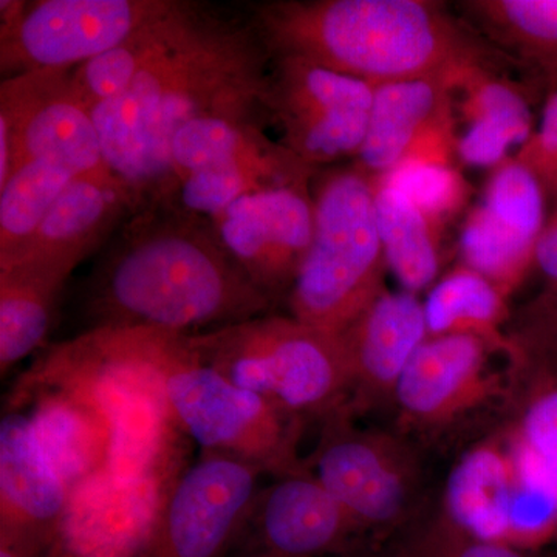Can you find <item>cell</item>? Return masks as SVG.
<instances>
[{
    "instance_id": "9",
    "label": "cell",
    "mask_w": 557,
    "mask_h": 557,
    "mask_svg": "<svg viewBox=\"0 0 557 557\" xmlns=\"http://www.w3.org/2000/svg\"><path fill=\"white\" fill-rule=\"evenodd\" d=\"M346 405L319 421L310 471L375 544L394 536L428 507L423 450L394 429L358 426Z\"/></svg>"
},
{
    "instance_id": "30",
    "label": "cell",
    "mask_w": 557,
    "mask_h": 557,
    "mask_svg": "<svg viewBox=\"0 0 557 557\" xmlns=\"http://www.w3.org/2000/svg\"><path fill=\"white\" fill-rule=\"evenodd\" d=\"M196 5L175 0L168 13L139 28L119 47L73 69L72 84L81 101L91 110L129 90L139 73L182 38Z\"/></svg>"
},
{
    "instance_id": "32",
    "label": "cell",
    "mask_w": 557,
    "mask_h": 557,
    "mask_svg": "<svg viewBox=\"0 0 557 557\" xmlns=\"http://www.w3.org/2000/svg\"><path fill=\"white\" fill-rule=\"evenodd\" d=\"M388 557H557L544 549H528L483 541L454 523L431 498L412 522L384 544Z\"/></svg>"
},
{
    "instance_id": "36",
    "label": "cell",
    "mask_w": 557,
    "mask_h": 557,
    "mask_svg": "<svg viewBox=\"0 0 557 557\" xmlns=\"http://www.w3.org/2000/svg\"><path fill=\"white\" fill-rule=\"evenodd\" d=\"M533 270L544 277V287L557 285V207L539 237Z\"/></svg>"
},
{
    "instance_id": "33",
    "label": "cell",
    "mask_w": 557,
    "mask_h": 557,
    "mask_svg": "<svg viewBox=\"0 0 557 557\" xmlns=\"http://www.w3.org/2000/svg\"><path fill=\"white\" fill-rule=\"evenodd\" d=\"M375 178L399 190L443 231L471 197V186L448 161L410 159Z\"/></svg>"
},
{
    "instance_id": "7",
    "label": "cell",
    "mask_w": 557,
    "mask_h": 557,
    "mask_svg": "<svg viewBox=\"0 0 557 557\" xmlns=\"http://www.w3.org/2000/svg\"><path fill=\"white\" fill-rule=\"evenodd\" d=\"M188 336L201 361L307 423L350 398L341 336L292 314H262Z\"/></svg>"
},
{
    "instance_id": "20",
    "label": "cell",
    "mask_w": 557,
    "mask_h": 557,
    "mask_svg": "<svg viewBox=\"0 0 557 557\" xmlns=\"http://www.w3.org/2000/svg\"><path fill=\"white\" fill-rule=\"evenodd\" d=\"M339 336L350 376L348 408L357 417L394 409L399 380L428 339L423 302L387 289Z\"/></svg>"
},
{
    "instance_id": "2",
    "label": "cell",
    "mask_w": 557,
    "mask_h": 557,
    "mask_svg": "<svg viewBox=\"0 0 557 557\" xmlns=\"http://www.w3.org/2000/svg\"><path fill=\"white\" fill-rule=\"evenodd\" d=\"M273 309L222 247L211 222L166 205L127 219L83 287L87 330L196 335Z\"/></svg>"
},
{
    "instance_id": "5",
    "label": "cell",
    "mask_w": 557,
    "mask_h": 557,
    "mask_svg": "<svg viewBox=\"0 0 557 557\" xmlns=\"http://www.w3.org/2000/svg\"><path fill=\"white\" fill-rule=\"evenodd\" d=\"M311 183L313 239L287 304L293 318L341 335L387 292L375 188L357 164L317 172Z\"/></svg>"
},
{
    "instance_id": "18",
    "label": "cell",
    "mask_w": 557,
    "mask_h": 557,
    "mask_svg": "<svg viewBox=\"0 0 557 557\" xmlns=\"http://www.w3.org/2000/svg\"><path fill=\"white\" fill-rule=\"evenodd\" d=\"M375 544L313 472L260 486L228 557H329Z\"/></svg>"
},
{
    "instance_id": "14",
    "label": "cell",
    "mask_w": 557,
    "mask_h": 557,
    "mask_svg": "<svg viewBox=\"0 0 557 557\" xmlns=\"http://www.w3.org/2000/svg\"><path fill=\"white\" fill-rule=\"evenodd\" d=\"M72 70H36L0 84V186L32 160L49 159L73 174L109 172L89 108Z\"/></svg>"
},
{
    "instance_id": "21",
    "label": "cell",
    "mask_w": 557,
    "mask_h": 557,
    "mask_svg": "<svg viewBox=\"0 0 557 557\" xmlns=\"http://www.w3.org/2000/svg\"><path fill=\"white\" fill-rule=\"evenodd\" d=\"M138 211L134 194L110 172L78 175L61 194L32 239L2 267H49L72 274L100 251Z\"/></svg>"
},
{
    "instance_id": "26",
    "label": "cell",
    "mask_w": 557,
    "mask_h": 557,
    "mask_svg": "<svg viewBox=\"0 0 557 557\" xmlns=\"http://www.w3.org/2000/svg\"><path fill=\"white\" fill-rule=\"evenodd\" d=\"M508 300L490 278L460 263L429 289L423 302L428 338L472 336L507 361L515 346L507 333Z\"/></svg>"
},
{
    "instance_id": "12",
    "label": "cell",
    "mask_w": 557,
    "mask_h": 557,
    "mask_svg": "<svg viewBox=\"0 0 557 557\" xmlns=\"http://www.w3.org/2000/svg\"><path fill=\"white\" fill-rule=\"evenodd\" d=\"M493 350L472 336H437L418 347L399 380L394 410L397 431L423 448L454 437L478 417L504 416L507 368H490Z\"/></svg>"
},
{
    "instance_id": "6",
    "label": "cell",
    "mask_w": 557,
    "mask_h": 557,
    "mask_svg": "<svg viewBox=\"0 0 557 557\" xmlns=\"http://www.w3.org/2000/svg\"><path fill=\"white\" fill-rule=\"evenodd\" d=\"M156 358L172 413L201 453L240 458L273 479L310 471L299 456L306 420L201 361L185 333L157 330Z\"/></svg>"
},
{
    "instance_id": "35",
    "label": "cell",
    "mask_w": 557,
    "mask_h": 557,
    "mask_svg": "<svg viewBox=\"0 0 557 557\" xmlns=\"http://www.w3.org/2000/svg\"><path fill=\"white\" fill-rule=\"evenodd\" d=\"M507 333L523 348H537L557 335V285L542 288L533 299L512 311Z\"/></svg>"
},
{
    "instance_id": "27",
    "label": "cell",
    "mask_w": 557,
    "mask_h": 557,
    "mask_svg": "<svg viewBox=\"0 0 557 557\" xmlns=\"http://www.w3.org/2000/svg\"><path fill=\"white\" fill-rule=\"evenodd\" d=\"M70 274L33 263L0 269V372L46 346Z\"/></svg>"
},
{
    "instance_id": "17",
    "label": "cell",
    "mask_w": 557,
    "mask_h": 557,
    "mask_svg": "<svg viewBox=\"0 0 557 557\" xmlns=\"http://www.w3.org/2000/svg\"><path fill=\"white\" fill-rule=\"evenodd\" d=\"M541 183L516 157L491 170L482 201L468 211L460 234L461 263L511 298L534 269L547 223Z\"/></svg>"
},
{
    "instance_id": "19",
    "label": "cell",
    "mask_w": 557,
    "mask_h": 557,
    "mask_svg": "<svg viewBox=\"0 0 557 557\" xmlns=\"http://www.w3.org/2000/svg\"><path fill=\"white\" fill-rule=\"evenodd\" d=\"M475 70L373 87L368 135L357 166L381 177L410 159L453 163L458 141L454 135V94Z\"/></svg>"
},
{
    "instance_id": "1",
    "label": "cell",
    "mask_w": 557,
    "mask_h": 557,
    "mask_svg": "<svg viewBox=\"0 0 557 557\" xmlns=\"http://www.w3.org/2000/svg\"><path fill=\"white\" fill-rule=\"evenodd\" d=\"M270 62L251 22L242 25L196 5L182 38L129 90L90 110L106 168L131 189L138 211L166 193L171 141L189 121L265 116Z\"/></svg>"
},
{
    "instance_id": "31",
    "label": "cell",
    "mask_w": 557,
    "mask_h": 557,
    "mask_svg": "<svg viewBox=\"0 0 557 557\" xmlns=\"http://www.w3.org/2000/svg\"><path fill=\"white\" fill-rule=\"evenodd\" d=\"M76 177L64 164L49 159L27 161L11 172L0 186V262L24 248Z\"/></svg>"
},
{
    "instance_id": "28",
    "label": "cell",
    "mask_w": 557,
    "mask_h": 557,
    "mask_svg": "<svg viewBox=\"0 0 557 557\" xmlns=\"http://www.w3.org/2000/svg\"><path fill=\"white\" fill-rule=\"evenodd\" d=\"M512 344L507 357L509 394L504 417L537 458L557 493V355Z\"/></svg>"
},
{
    "instance_id": "34",
    "label": "cell",
    "mask_w": 557,
    "mask_h": 557,
    "mask_svg": "<svg viewBox=\"0 0 557 557\" xmlns=\"http://www.w3.org/2000/svg\"><path fill=\"white\" fill-rule=\"evenodd\" d=\"M516 159L525 164L541 183L547 200L557 207V91L547 97L541 126L518 150Z\"/></svg>"
},
{
    "instance_id": "4",
    "label": "cell",
    "mask_w": 557,
    "mask_h": 557,
    "mask_svg": "<svg viewBox=\"0 0 557 557\" xmlns=\"http://www.w3.org/2000/svg\"><path fill=\"white\" fill-rule=\"evenodd\" d=\"M153 329H95L51 346L27 370L97 410L109 435L106 472L124 482L175 480L186 437L164 392Z\"/></svg>"
},
{
    "instance_id": "3",
    "label": "cell",
    "mask_w": 557,
    "mask_h": 557,
    "mask_svg": "<svg viewBox=\"0 0 557 557\" xmlns=\"http://www.w3.org/2000/svg\"><path fill=\"white\" fill-rule=\"evenodd\" d=\"M249 10L271 58H300L372 86L518 65L432 0H274Z\"/></svg>"
},
{
    "instance_id": "24",
    "label": "cell",
    "mask_w": 557,
    "mask_h": 557,
    "mask_svg": "<svg viewBox=\"0 0 557 557\" xmlns=\"http://www.w3.org/2000/svg\"><path fill=\"white\" fill-rule=\"evenodd\" d=\"M458 110L468 129L457 141V157L468 166L496 168L515 146L533 135V113L525 87L504 70L480 69L461 84Z\"/></svg>"
},
{
    "instance_id": "13",
    "label": "cell",
    "mask_w": 557,
    "mask_h": 557,
    "mask_svg": "<svg viewBox=\"0 0 557 557\" xmlns=\"http://www.w3.org/2000/svg\"><path fill=\"white\" fill-rule=\"evenodd\" d=\"M373 87L300 58L274 57L263 110L281 131L278 143L318 170L357 159L368 135Z\"/></svg>"
},
{
    "instance_id": "11",
    "label": "cell",
    "mask_w": 557,
    "mask_h": 557,
    "mask_svg": "<svg viewBox=\"0 0 557 557\" xmlns=\"http://www.w3.org/2000/svg\"><path fill=\"white\" fill-rule=\"evenodd\" d=\"M175 0H2L3 79L36 70L75 69L159 20Z\"/></svg>"
},
{
    "instance_id": "37",
    "label": "cell",
    "mask_w": 557,
    "mask_h": 557,
    "mask_svg": "<svg viewBox=\"0 0 557 557\" xmlns=\"http://www.w3.org/2000/svg\"><path fill=\"white\" fill-rule=\"evenodd\" d=\"M49 545L25 539L0 536V557H47Z\"/></svg>"
},
{
    "instance_id": "38",
    "label": "cell",
    "mask_w": 557,
    "mask_h": 557,
    "mask_svg": "<svg viewBox=\"0 0 557 557\" xmlns=\"http://www.w3.org/2000/svg\"><path fill=\"white\" fill-rule=\"evenodd\" d=\"M329 557H388L384 545L368 544L362 547L348 549L346 553H339V555H333Z\"/></svg>"
},
{
    "instance_id": "8",
    "label": "cell",
    "mask_w": 557,
    "mask_h": 557,
    "mask_svg": "<svg viewBox=\"0 0 557 557\" xmlns=\"http://www.w3.org/2000/svg\"><path fill=\"white\" fill-rule=\"evenodd\" d=\"M483 541L544 549L557 537V493L518 431L502 417L457 457L437 498Z\"/></svg>"
},
{
    "instance_id": "16",
    "label": "cell",
    "mask_w": 557,
    "mask_h": 557,
    "mask_svg": "<svg viewBox=\"0 0 557 557\" xmlns=\"http://www.w3.org/2000/svg\"><path fill=\"white\" fill-rule=\"evenodd\" d=\"M211 225L222 247L274 307L287 302L313 239L311 183L247 194Z\"/></svg>"
},
{
    "instance_id": "39",
    "label": "cell",
    "mask_w": 557,
    "mask_h": 557,
    "mask_svg": "<svg viewBox=\"0 0 557 557\" xmlns=\"http://www.w3.org/2000/svg\"><path fill=\"white\" fill-rule=\"evenodd\" d=\"M528 350L548 351V354L557 355V335L552 336V338L545 341V343L541 344L537 348H528Z\"/></svg>"
},
{
    "instance_id": "25",
    "label": "cell",
    "mask_w": 557,
    "mask_h": 557,
    "mask_svg": "<svg viewBox=\"0 0 557 557\" xmlns=\"http://www.w3.org/2000/svg\"><path fill=\"white\" fill-rule=\"evenodd\" d=\"M468 24L491 46L557 91V0H467Z\"/></svg>"
},
{
    "instance_id": "23",
    "label": "cell",
    "mask_w": 557,
    "mask_h": 557,
    "mask_svg": "<svg viewBox=\"0 0 557 557\" xmlns=\"http://www.w3.org/2000/svg\"><path fill=\"white\" fill-rule=\"evenodd\" d=\"M5 408L27 413L39 448L70 490L104 471L108 429L97 410L75 392L24 373Z\"/></svg>"
},
{
    "instance_id": "29",
    "label": "cell",
    "mask_w": 557,
    "mask_h": 557,
    "mask_svg": "<svg viewBox=\"0 0 557 557\" xmlns=\"http://www.w3.org/2000/svg\"><path fill=\"white\" fill-rule=\"evenodd\" d=\"M373 178L381 244L403 292L434 287L443 262V233L399 190Z\"/></svg>"
},
{
    "instance_id": "10",
    "label": "cell",
    "mask_w": 557,
    "mask_h": 557,
    "mask_svg": "<svg viewBox=\"0 0 557 557\" xmlns=\"http://www.w3.org/2000/svg\"><path fill=\"white\" fill-rule=\"evenodd\" d=\"M170 172V186L157 205L212 222L247 194L311 183L318 170L273 141L260 120L208 116L174 135Z\"/></svg>"
},
{
    "instance_id": "22",
    "label": "cell",
    "mask_w": 557,
    "mask_h": 557,
    "mask_svg": "<svg viewBox=\"0 0 557 557\" xmlns=\"http://www.w3.org/2000/svg\"><path fill=\"white\" fill-rule=\"evenodd\" d=\"M72 490L51 467L22 410L0 421V536L51 545Z\"/></svg>"
},
{
    "instance_id": "15",
    "label": "cell",
    "mask_w": 557,
    "mask_h": 557,
    "mask_svg": "<svg viewBox=\"0 0 557 557\" xmlns=\"http://www.w3.org/2000/svg\"><path fill=\"white\" fill-rule=\"evenodd\" d=\"M263 475L240 458L201 453L172 485L143 557H228Z\"/></svg>"
}]
</instances>
